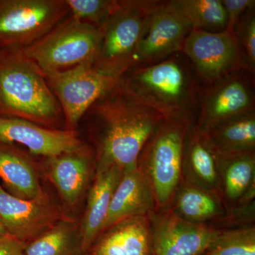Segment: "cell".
Listing matches in <instances>:
<instances>
[{"mask_svg": "<svg viewBox=\"0 0 255 255\" xmlns=\"http://www.w3.org/2000/svg\"><path fill=\"white\" fill-rule=\"evenodd\" d=\"M164 119L119 79L81 119L90 125L96 166H116L123 172L136 167L144 145Z\"/></svg>", "mask_w": 255, "mask_h": 255, "instance_id": "obj_1", "label": "cell"}, {"mask_svg": "<svg viewBox=\"0 0 255 255\" xmlns=\"http://www.w3.org/2000/svg\"><path fill=\"white\" fill-rule=\"evenodd\" d=\"M70 14L65 0H0V48L25 49Z\"/></svg>", "mask_w": 255, "mask_h": 255, "instance_id": "obj_7", "label": "cell"}, {"mask_svg": "<svg viewBox=\"0 0 255 255\" xmlns=\"http://www.w3.org/2000/svg\"><path fill=\"white\" fill-rule=\"evenodd\" d=\"M216 155L255 151V111L228 119L201 132Z\"/></svg>", "mask_w": 255, "mask_h": 255, "instance_id": "obj_23", "label": "cell"}, {"mask_svg": "<svg viewBox=\"0 0 255 255\" xmlns=\"http://www.w3.org/2000/svg\"><path fill=\"white\" fill-rule=\"evenodd\" d=\"M0 142L21 144L32 155L46 157L76 150L85 143L77 130L50 128L20 119L0 117Z\"/></svg>", "mask_w": 255, "mask_h": 255, "instance_id": "obj_14", "label": "cell"}, {"mask_svg": "<svg viewBox=\"0 0 255 255\" xmlns=\"http://www.w3.org/2000/svg\"><path fill=\"white\" fill-rule=\"evenodd\" d=\"M0 179L4 190L18 199L30 200L45 192L36 162L14 144L0 142Z\"/></svg>", "mask_w": 255, "mask_h": 255, "instance_id": "obj_20", "label": "cell"}, {"mask_svg": "<svg viewBox=\"0 0 255 255\" xmlns=\"http://www.w3.org/2000/svg\"><path fill=\"white\" fill-rule=\"evenodd\" d=\"M74 18L96 28L102 26L117 6L114 0H65Z\"/></svg>", "mask_w": 255, "mask_h": 255, "instance_id": "obj_27", "label": "cell"}, {"mask_svg": "<svg viewBox=\"0 0 255 255\" xmlns=\"http://www.w3.org/2000/svg\"><path fill=\"white\" fill-rule=\"evenodd\" d=\"M154 211L155 200L150 184L137 166L124 172L114 191L102 231L122 220Z\"/></svg>", "mask_w": 255, "mask_h": 255, "instance_id": "obj_19", "label": "cell"}, {"mask_svg": "<svg viewBox=\"0 0 255 255\" xmlns=\"http://www.w3.org/2000/svg\"><path fill=\"white\" fill-rule=\"evenodd\" d=\"M61 209L44 192L36 199H18L0 183V221L11 237L27 243L65 217Z\"/></svg>", "mask_w": 255, "mask_h": 255, "instance_id": "obj_13", "label": "cell"}, {"mask_svg": "<svg viewBox=\"0 0 255 255\" xmlns=\"http://www.w3.org/2000/svg\"><path fill=\"white\" fill-rule=\"evenodd\" d=\"M201 255H255V226L221 230Z\"/></svg>", "mask_w": 255, "mask_h": 255, "instance_id": "obj_26", "label": "cell"}, {"mask_svg": "<svg viewBox=\"0 0 255 255\" xmlns=\"http://www.w3.org/2000/svg\"><path fill=\"white\" fill-rule=\"evenodd\" d=\"M175 9L191 23L193 29L221 32L228 20L222 0H172Z\"/></svg>", "mask_w": 255, "mask_h": 255, "instance_id": "obj_25", "label": "cell"}, {"mask_svg": "<svg viewBox=\"0 0 255 255\" xmlns=\"http://www.w3.org/2000/svg\"><path fill=\"white\" fill-rule=\"evenodd\" d=\"M158 1H117V6L100 28V47L92 65L95 70L119 79L132 68L149 18Z\"/></svg>", "mask_w": 255, "mask_h": 255, "instance_id": "obj_4", "label": "cell"}, {"mask_svg": "<svg viewBox=\"0 0 255 255\" xmlns=\"http://www.w3.org/2000/svg\"><path fill=\"white\" fill-rule=\"evenodd\" d=\"M119 79L139 100L164 119L196 123L199 83L182 53L152 65L128 69Z\"/></svg>", "mask_w": 255, "mask_h": 255, "instance_id": "obj_3", "label": "cell"}, {"mask_svg": "<svg viewBox=\"0 0 255 255\" xmlns=\"http://www.w3.org/2000/svg\"><path fill=\"white\" fill-rule=\"evenodd\" d=\"M7 236H10L9 234H8L7 231H6L4 226H3L2 223L0 221V240L3 239V238L7 237Z\"/></svg>", "mask_w": 255, "mask_h": 255, "instance_id": "obj_31", "label": "cell"}, {"mask_svg": "<svg viewBox=\"0 0 255 255\" xmlns=\"http://www.w3.org/2000/svg\"><path fill=\"white\" fill-rule=\"evenodd\" d=\"M216 155L220 194L227 211L255 203V151Z\"/></svg>", "mask_w": 255, "mask_h": 255, "instance_id": "obj_17", "label": "cell"}, {"mask_svg": "<svg viewBox=\"0 0 255 255\" xmlns=\"http://www.w3.org/2000/svg\"><path fill=\"white\" fill-rule=\"evenodd\" d=\"M241 50L243 66L252 75L255 74V9L248 10L234 28Z\"/></svg>", "mask_w": 255, "mask_h": 255, "instance_id": "obj_28", "label": "cell"}, {"mask_svg": "<svg viewBox=\"0 0 255 255\" xmlns=\"http://www.w3.org/2000/svg\"><path fill=\"white\" fill-rule=\"evenodd\" d=\"M182 174L184 179L221 197L216 154L195 123L189 125L186 134Z\"/></svg>", "mask_w": 255, "mask_h": 255, "instance_id": "obj_21", "label": "cell"}, {"mask_svg": "<svg viewBox=\"0 0 255 255\" xmlns=\"http://www.w3.org/2000/svg\"><path fill=\"white\" fill-rule=\"evenodd\" d=\"M100 28L69 15L51 31L23 49L44 75L93 65L101 41Z\"/></svg>", "mask_w": 255, "mask_h": 255, "instance_id": "obj_6", "label": "cell"}, {"mask_svg": "<svg viewBox=\"0 0 255 255\" xmlns=\"http://www.w3.org/2000/svg\"><path fill=\"white\" fill-rule=\"evenodd\" d=\"M80 223L65 216L39 236L28 242L24 255H84Z\"/></svg>", "mask_w": 255, "mask_h": 255, "instance_id": "obj_24", "label": "cell"}, {"mask_svg": "<svg viewBox=\"0 0 255 255\" xmlns=\"http://www.w3.org/2000/svg\"><path fill=\"white\" fill-rule=\"evenodd\" d=\"M222 2L227 15L226 30L230 31H234L235 26L243 14L255 6V0H222Z\"/></svg>", "mask_w": 255, "mask_h": 255, "instance_id": "obj_29", "label": "cell"}, {"mask_svg": "<svg viewBox=\"0 0 255 255\" xmlns=\"http://www.w3.org/2000/svg\"><path fill=\"white\" fill-rule=\"evenodd\" d=\"M44 168L62 200L69 206L80 201L95 173L92 146L85 143L76 150L45 158Z\"/></svg>", "mask_w": 255, "mask_h": 255, "instance_id": "obj_15", "label": "cell"}, {"mask_svg": "<svg viewBox=\"0 0 255 255\" xmlns=\"http://www.w3.org/2000/svg\"><path fill=\"white\" fill-rule=\"evenodd\" d=\"M169 209L188 222L211 226L227 214L220 196L183 177Z\"/></svg>", "mask_w": 255, "mask_h": 255, "instance_id": "obj_22", "label": "cell"}, {"mask_svg": "<svg viewBox=\"0 0 255 255\" xmlns=\"http://www.w3.org/2000/svg\"><path fill=\"white\" fill-rule=\"evenodd\" d=\"M84 255H152L150 214L114 223L100 233Z\"/></svg>", "mask_w": 255, "mask_h": 255, "instance_id": "obj_16", "label": "cell"}, {"mask_svg": "<svg viewBox=\"0 0 255 255\" xmlns=\"http://www.w3.org/2000/svg\"><path fill=\"white\" fill-rule=\"evenodd\" d=\"M192 29L191 23L170 1H159L149 18L132 68L152 65L181 53Z\"/></svg>", "mask_w": 255, "mask_h": 255, "instance_id": "obj_11", "label": "cell"}, {"mask_svg": "<svg viewBox=\"0 0 255 255\" xmlns=\"http://www.w3.org/2000/svg\"><path fill=\"white\" fill-rule=\"evenodd\" d=\"M26 243L15 238L7 237L0 240V255H24L23 249Z\"/></svg>", "mask_w": 255, "mask_h": 255, "instance_id": "obj_30", "label": "cell"}, {"mask_svg": "<svg viewBox=\"0 0 255 255\" xmlns=\"http://www.w3.org/2000/svg\"><path fill=\"white\" fill-rule=\"evenodd\" d=\"M152 255H201L221 230L188 222L170 209L151 213Z\"/></svg>", "mask_w": 255, "mask_h": 255, "instance_id": "obj_12", "label": "cell"}, {"mask_svg": "<svg viewBox=\"0 0 255 255\" xmlns=\"http://www.w3.org/2000/svg\"><path fill=\"white\" fill-rule=\"evenodd\" d=\"M196 125L206 132L218 124L255 111V76L241 69L209 85L199 84Z\"/></svg>", "mask_w": 255, "mask_h": 255, "instance_id": "obj_8", "label": "cell"}, {"mask_svg": "<svg viewBox=\"0 0 255 255\" xmlns=\"http://www.w3.org/2000/svg\"><path fill=\"white\" fill-rule=\"evenodd\" d=\"M0 117L66 129L63 110L44 74L23 49L0 48Z\"/></svg>", "mask_w": 255, "mask_h": 255, "instance_id": "obj_2", "label": "cell"}, {"mask_svg": "<svg viewBox=\"0 0 255 255\" xmlns=\"http://www.w3.org/2000/svg\"><path fill=\"white\" fill-rule=\"evenodd\" d=\"M123 173L116 166H96L87 195L86 209L80 223L82 248L85 254L102 231L114 191Z\"/></svg>", "mask_w": 255, "mask_h": 255, "instance_id": "obj_18", "label": "cell"}, {"mask_svg": "<svg viewBox=\"0 0 255 255\" xmlns=\"http://www.w3.org/2000/svg\"><path fill=\"white\" fill-rule=\"evenodd\" d=\"M45 78L63 110L65 128L72 130H77L87 111L119 80L97 71L90 64L47 74Z\"/></svg>", "mask_w": 255, "mask_h": 255, "instance_id": "obj_10", "label": "cell"}, {"mask_svg": "<svg viewBox=\"0 0 255 255\" xmlns=\"http://www.w3.org/2000/svg\"><path fill=\"white\" fill-rule=\"evenodd\" d=\"M181 53L187 57L200 85H211L245 69L234 31L192 29Z\"/></svg>", "mask_w": 255, "mask_h": 255, "instance_id": "obj_9", "label": "cell"}, {"mask_svg": "<svg viewBox=\"0 0 255 255\" xmlns=\"http://www.w3.org/2000/svg\"><path fill=\"white\" fill-rule=\"evenodd\" d=\"M191 124L164 119L139 156L137 166L150 184L155 212L170 207L182 182L184 142Z\"/></svg>", "mask_w": 255, "mask_h": 255, "instance_id": "obj_5", "label": "cell"}]
</instances>
